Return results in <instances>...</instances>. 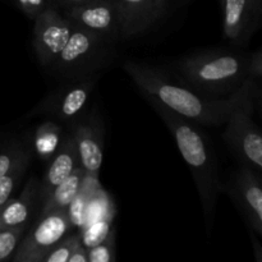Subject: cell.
<instances>
[{
	"label": "cell",
	"mask_w": 262,
	"mask_h": 262,
	"mask_svg": "<svg viewBox=\"0 0 262 262\" xmlns=\"http://www.w3.org/2000/svg\"><path fill=\"white\" fill-rule=\"evenodd\" d=\"M148 102L166 124L178 146L179 152L191 170L201 200L207 230L210 232L214 223L217 196L223 191L214 147L206 133L200 129L199 124L184 119L163 105Z\"/></svg>",
	"instance_id": "7a4b0ae2"
},
{
	"label": "cell",
	"mask_w": 262,
	"mask_h": 262,
	"mask_svg": "<svg viewBox=\"0 0 262 262\" xmlns=\"http://www.w3.org/2000/svg\"><path fill=\"white\" fill-rule=\"evenodd\" d=\"M119 19V37L132 38L150 31L165 15L169 0H110Z\"/></svg>",
	"instance_id": "7c38bea8"
},
{
	"label": "cell",
	"mask_w": 262,
	"mask_h": 262,
	"mask_svg": "<svg viewBox=\"0 0 262 262\" xmlns=\"http://www.w3.org/2000/svg\"><path fill=\"white\" fill-rule=\"evenodd\" d=\"M55 8H60V9H68V8L77 7V5L86 4V3L95 2V0H51Z\"/></svg>",
	"instance_id": "83f0119b"
},
{
	"label": "cell",
	"mask_w": 262,
	"mask_h": 262,
	"mask_svg": "<svg viewBox=\"0 0 262 262\" xmlns=\"http://www.w3.org/2000/svg\"><path fill=\"white\" fill-rule=\"evenodd\" d=\"M38 186L40 181L31 177L19 196L10 197L0 206V229L28 225L31 219L38 214Z\"/></svg>",
	"instance_id": "9a60e30c"
},
{
	"label": "cell",
	"mask_w": 262,
	"mask_h": 262,
	"mask_svg": "<svg viewBox=\"0 0 262 262\" xmlns=\"http://www.w3.org/2000/svg\"><path fill=\"white\" fill-rule=\"evenodd\" d=\"M31 159H32V156L26 158L25 160L18 163L12 170L8 171L5 176H3L2 178H0V206L4 205L5 202L12 197L13 192H14L15 189H17V187L19 186L23 176H25L28 166H30Z\"/></svg>",
	"instance_id": "44dd1931"
},
{
	"label": "cell",
	"mask_w": 262,
	"mask_h": 262,
	"mask_svg": "<svg viewBox=\"0 0 262 262\" xmlns=\"http://www.w3.org/2000/svg\"><path fill=\"white\" fill-rule=\"evenodd\" d=\"M123 67L148 101L163 105L199 125L217 127L225 124L238 105L250 97H261L260 82L253 78L246 79L229 97L215 99L178 83L166 72L151 64L127 60Z\"/></svg>",
	"instance_id": "6da1fadb"
},
{
	"label": "cell",
	"mask_w": 262,
	"mask_h": 262,
	"mask_svg": "<svg viewBox=\"0 0 262 262\" xmlns=\"http://www.w3.org/2000/svg\"><path fill=\"white\" fill-rule=\"evenodd\" d=\"M89 262H114L115 261V228L100 243L87 248Z\"/></svg>",
	"instance_id": "cb8c5ba5"
},
{
	"label": "cell",
	"mask_w": 262,
	"mask_h": 262,
	"mask_svg": "<svg viewBox=\"0 0 262 262\" xmlns=\"http://www.w3.org/2000/svg\"><path fill=\"white\" fill-rule=\"evenodd\" d=\"M26 230L27 225L0 229V261H5L12 257Z\"/></svg>",
	"instance_id": "603a6c76"
},
{
	"label": "cell",
	"mask_w": 262,
	"mask_h": 262,
	"mask_svg": "<svg viewBox=\"0 0 262 262\" xmlns=\"http://www.w3.org/2000/svg\"><path fill=\"white\" fill-rule=\"evenodd\" d=\"M248 54L215 49L191 54L177 61V71L191 89L205 96L232 94L247 78Z\"/></svg>",
	"instance_id": "3957f363"
},
{
	"label": "cell",
	"mask_w": 262,
	"mask_h": 262,
	"mask_svg": "<svg viewBox=\"0 0 262 262\" xmlns=\"http://www.w3.org/2000/svg\"><path fill=\"white\" fill-rule=\"evenodd\" d=\"M79 164L78 154H77L76 143L71 132H67L61 141L60 147L55 152V155L48 161V169L43 173L42 179H40L38 186V204L41 205L46 201L51 192L60 182H63L67 177L72 174V171L77 168Z\"/></svg>",
	"instance_id": "5bb4252c"
},
{
	"label": "cell",
	"mask_w": 262,
	"mask_h": 262,
	"mask_svg": "<svg viewBox=\"0 0 262 262\" xmlns=\"http://www.w3.org/2000/svg\"><path fill=\"white\" fill-rule=\"evenodd\" d=\"M33 20V50L38 63L43 68L51 69L71 36L73 25L55 7L43 10Z\"/></svg>",
	"instance_id": "ba28073f"
},
{
	"label": "cell",
	"mask_w": 262,
	"mask_h": 262,
	"mask_svg": "<svg viewBox=\"0 0 262 262\" xmlns=\"http://www.w3.org/2000/svg\"><path fill=\"white\" fill-rule=\"evenodd\" d=\"M222 32L235 49L247 45L261 25V0H219Z\"/></svg>",
	"instance_id": "8fae6325"
},
{
	"label": "cell",
	"mask_w": 262,
	"mask_h": 262,
	"mask_svg": "<svg viewBox=\"0 0 262 262\" xmlns=\"http://www.w3.org/2000/svg\"><path fill=\"white\" fill-rule=\"evenodd\" d=\"M250 235H251V241H252V246H253V251H255V257L257 262H262V247L258 242L257 237H256V233L252 232L250 229Z\"/></svg>",
	"instance_id": "f1b7e54d"
},
{
	"label": "cell",
	"mask_w": 262,
	"mask_h": 262,
	"mask_svg": "<svg viewBox=\"0 0 262 262\" xmlns=\"http://www.w3.org/2000/svg\"><path fill=\"white\" fill-rule=\"evenodd\" d=\"M71 230L73 228L67 210H50L38 214L35 224L25 232L10 258L13 262H42L46 253Z\"/></svg>",
	"instance_id": "8992f818"
},
{
	"label": "cell",
	"mask_w": 262,
	"mask_h": 262,
	"mask_svg": "<svg viewBox=\"0 0 262 262\" xmlns=\"http://www.w3.org/2000/svg\"><path fill=\"white\" fill-rule=\"evenodd\" d=\"M81 243V234L78 230H71L46 253L42 262H67L74 248Z\"/></svg>",
	"instance_id": "7402d4cb"
},
{
	"label": "cell",
	"mask_w": 262,
	"mask_h": 262,
	"mask_svg": "<svg viewBox=\"0 0 262 262\" xmlns=\"http://www.w3.org/2000/svg\"><path fill=\"white\" fill-rule=\"evenodd\" d=\"M28 156H32V150L25 142L13 140L3 145L0 147V178Z\"/></svg>",
	"instance_id": "ffe728a7"
},
{
	"label": "cell",
	"mask_w": 262,
	"mask_h": 262,
	"mask_svg": "<svg viewBox=\"0 0 262 262\" xmlns=\"http://www.w3.org/2000/svg\"><path fill=\"white\" fill-rule=\"evenodd\" d=\"M222 192L229 194L235 202L250 229L262 235L261 173L241 164L227 184H223Z\"/></svg>",
	"instance_id": "9c48e42d"
},
{
	"label": "cell",
	"mask_w": 262,
	"mask_h": 262,
	"mask_svg": "<svg viewBox=\"0 0 262 262\" xmlns=\"http://www.w3.org/2000/svg\"><path fill=\"white\" fill-rule=\"evenodd\" d=\"M99 186V177L89 176V174L84 173V178L82 181L78 192L72 200L69 206L67 207V214H68L69 222H71L73 230L79 232L83 228L84 222H86L87 205H89L90 199Z\"/></svg>",
	"instance_id": "ac0fdd59"
},
{
	"label": "cell",
	"mask_w": 262,
	"mask_h": 262,
	"mask_svg": "<svg viewBox=\"0 0 262 262\" xmlns=\"http://www.w3.org/2000/svg\"><path fill=\"white\" fill-rule=\"evenodd\" d=\"M260 102L261 97L255 96L238 105L225 122L227 127L223 135L239 164L251 166L258 173L262 169V136L253 120V113L260 109Z\"/></svg>",
	"instance_id": "277c9868"
},
{
	"label": "cell",
	"mask_w": 262,
	"mask_h": 262,
	"mask_svg": "<svg viewBox=\"0 0 262 262\" xmlns=\"http://www.w3.org/2000/svg\"><path fill=\"white\" fill-rule=\"evenodd\" d=\"M177 2L181 3V4H182V3H183V4H184V3H188V2H191V0H177Z\"/></svg>",
	"instance_id": "f546056e"
},
{
	"label": "cell",
	"mask_w": 262,
	"mask_h": 262,
	"mask_svg": "<svg viewBox=\"0 0 262 262\" xmlns=\"http://www.w3.org/2000/svg\"><path fill=\"white\" fill-rule=\"evenodd\" d=\"M69 132L76 143L79 164L84 173L99 177L104 156L105 123L97 112L84 113L69 125Z\"/></svg>",
	"instance_id": "30bf717a"
},
{
	"label": "cell",
	"mask_w": 262,
	"mask_h": 262,
	"mask_svg": "<svg viewBox=\"0 0 262 262\" xmlns=\"http://www.w3.org/2000/svg\"><path fill=\"white\" fill-rule=\"evenodd\" d=\"M15 4L26 17L32 20L43 10L54 7L51 0H15Z\"/></svg>",
	"instance_id": "d4e9b609"
},
{
	"label": "cell",
	"mask_w": 262,
	"mask_h": 262,
	"mask_svg": "<svg viewBox=\"0 0 262 262\" xmlns=\"http://www.w3.org/2000/svg\"><path fill=\"white\" fill-rule=\"evenodd\" d=\"M64 135L63 127L56 120H45L33 133L32 151L40 160L48 163L60 147Z\"/></svg>",
	"instance_id": "2e32d148"
},
{
	"label": "cell",
	"mask_w": 262,
	"mask_h": 262,
	"mask_svg": "<svg viewBox=\"0 0 262 262\" xmlns=\"http://www.w3.org/2000/svg\"><path fill=\"white\" fill-rule=\"evenodd\" d=\"M247 67H248V76L250 78L256 79L260 82L262 78V50L257 49L253 53L248 54L247 58Z\"/></svg>",
	"instance_id": "484cf974"
},
{
	"label": "cell",
	"mask_w": 262,
	"mask_h": 262,
	"mask_svg": "<svg viewBox=\"0 0 262 262\" xmlns=\"http://www.w3.org/2000/svg\"><path fill=\"white\" fill-rule=\"evenodd\" d=\"M97 82V74L71 78L69 82L49 92L32 110L28 118L35 115H48L49 119L71 125L86 112L92 92Z\"/></svg>",
	"instance_id": "5b68a950"
},
{
	"label": "cell",
	"mask_w": 262,
	"mask_h": 262,
	"mask_svg": "<svg viewBox=\"0 0 262 262\" xmlns=\"http://www.w3.org/2000/svg\"><path fill=\"white\" fill-rule=\"evenodd\" d=\"M67 262H89V252L83 245H78L71 253Z\"/></svg>",
	"instance_id": "4316f807"
},
{
	"label": "cell",
	"mask_w": 262,
	"mask_h": 262,
	"mask_svg": "<svg viewBox=\"0 0 262 262\" xmlns=\"http://www.w3.org/2000/svg\"><path fill=\"white\" fill-rule=\"evenodd\" d=\"M107 42V38L73 26L68 41L56 56L50 71L69 78L95 73L91 68L100 64Z\"/></svg>",
	"instance_id": "52a82bcc"
},
{
	"label": "cell",
	"mask_w": 262,
	"mask_h": 262,
	"mask_svg": "<svg viewBox=\"0 0 262 262\" xmlns=\"http://www.w3.org/2000/svg\"><path fill=\"white\" fill-rule=\"evenodd\" d=\"M114 216L115 212H110L84 224V227L79 230L82 245L86 248H90L101 242L114 227Z\"/></svg>",
	"instance_id": "d6986e66"
},
{
	"label": "cell",
	"mask_w": 262,
	"mask_h": 262,
	"mask_svg": "<svg viewBox=\"0 0 262 262\" xmlns=\"http://www.w3.org/2000/svg\"><path fill=\"white\" fill-rule=\"evenodd\" d=\"M84 178V170L81 165L77 166L69 177H67L63 182L58 184L51 192L50 196L46 199V201L41 205L38 214L42 212L50 211V210H59L63 209L67 210L72 200L78 192L79 187H81L82 181ZM37 214V215H38Z\"/></svg>",
	"instance_id": "e0dca14e"
},
{
	"label": "cell",
	"mask_w": 262,
	"mask_h": 262,
	"mask_svg": "<svg viewBox=\"0 0 262 262\" xmlns=\"http://www.w3.org/2000/svg\"><path fill=\"white\" fill-rule=\"evenodd\" d=\"M73 26L112 40L119 37V19L110 0H95L63 10Z\"/></svg>",
	"instance_id": "4fadbf2b"
}]
</instances>
